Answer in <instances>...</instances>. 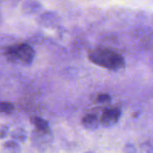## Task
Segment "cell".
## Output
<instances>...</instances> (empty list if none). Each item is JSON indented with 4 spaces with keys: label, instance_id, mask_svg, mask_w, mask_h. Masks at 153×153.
Wrapping results in <instances>:
<instances>
[{
    "label": "cell",
    "instance_id": "8992f818",
    "mask_svg": "<svg viewBox=\"0 0 153 153\" xmlns=\"http://www.w3.org/2000/svg\"><path fill=\"white\" fill-rule=\"evenodd\" d=\"M12 138L13 141H19V142H24L27 138V134L22 128H16L13 131L11 134Z\"/></svg>",
    "mask_w": 153,
    "mask_h": 153
},
{
    "label": "cell",
    "instance_id": "6da1fadb",
    "mask_svg": "<svg viewBox=\"0 0 153 153\" xmlns=\"http://www.w3.org/2000/svg\"><path fill=\"white\" fill-rule=\"evenodd\" d=\"M89 59L97 65L114 71H117L125 66V61L121 55L105 48L91 50L89 52Z\"/></svg>",
    "mask_w": 153,
    "mask_h": 153
},
{
    "label": "cell",
    "instance_id": "277c9868",
    "mask_svg": "<svg viewBox=\"0 0 153 153\" xmlns=\"http://www.w3.org/2000/svg\"><path fill=\"white\" fill-rule=\"evenodd\" d=\"M82 125L88 130H95L100 125V114L96 110L86 113L82 118Z\"/></svg>",
    "mask_w": 153,
    "mask_h": 153
},
{
    "label": "cell",
    "instance_id": "3957f363",
    "mask_svg": "<svg viewBox=\"0 0 153 153\" xmlns=\"http://www.w3.org/2000/svg\"><path fill=\"white\" fill-rule=\"evenodd\" d=\"M121 117V109L117 107H108L100 112V125L111 126L117 124Z\"/></svg>",
    "mask_w": 153,
    "mask_h": 153
},
{
    "label": "cell",
    "instance_id": "9c48e42d",
    "mask_svg": "<svg viewBox=\"0 0 153 153\" xmlns=\"http://www.w3.org/2000/svg\"><path fill=\"white\" fill-rule=\"evenodd\" d=\"M8 134V127L5 126H3L0 127V139H4L6 137Z\"/></svg>",
    "mask_w": 153,
    "mask_h": 153
},
{
    "label": "cell",
    "instance_id": "52a82bcc",
    "mask_svg": "<svg viewBox=\"0 0 153 153\" xmlns=\"http://www.w3.org/2000/svg\"><path fill=\"white\" fill-rule=\"evenodd\" d=\"M14 111V106L13 104L6 101H1L0 102V114L4 115H11Z\"/></svg>",
    "mask_w": 153,
    "mask_h": 153
},
{
    "label": "cell",
    "instance_id": "30bf717a",
    "mask_svg": "<svg viewBox=\"0 0 153 153\" xmlns=\"http://www.w3.org/2000/svg\"><path fill=\"white\" fill-rule=\"evenodd\" d=\"M4 146L5 148H7V149H13V148L17 147V143H15V141L13 140V141H8V142L4 143Z\"/></svg>",
    "mask_w": 153,
    "mask_h": 153
},
{
    "label": "cell",
    "instance_id": "ba28073f",
    "mask_svg": "<svg viewBox=\"0 0 153 153\" xmlns=\"http://www.w3.org/2000/svg\"><path fill=\"white\" fill-rule=\"evenodd\" d=\"M91 100L95 103H107L111 100V97L108 94L100 93V94H96L95 96H92Z\"/></svg>",
    "mask_w": 153,
    "mask_h": 153
},
{
    "label": "cell",
    "instance_id": "7a4b0ae2",
    "mask_svg": "<svg viewBox=\"0 0 153 153\" xmlns=\"http://www.w3.org/2000/svg\"><path fill=\"white\" fill-rule=\"evenodd\" d=\"M5 56L11 62H20L28 65L33 60L34 51L30 45L19 44L6 48Z\"/></svg>",
    "mask_w": 153,
    "mask_h": 153
},
{
    "label": "cell",
    "instance_id": "5b68a950",
    "mask_svg": "<svg viewBox=\"0 0 153 153\" xmlns=\"http://www.w3.org/2000/svg\"><path fill=\"white\" fill-rule=\"evenodd\" d=\"M30 121L36 127V129L38 131H40V132H43V133H48V134L50 133L49 125L45 119L35 116V117H31Z\"/></svg>",
    "mask_w": 153,
    "mask_h": 153
}]
</instances>
